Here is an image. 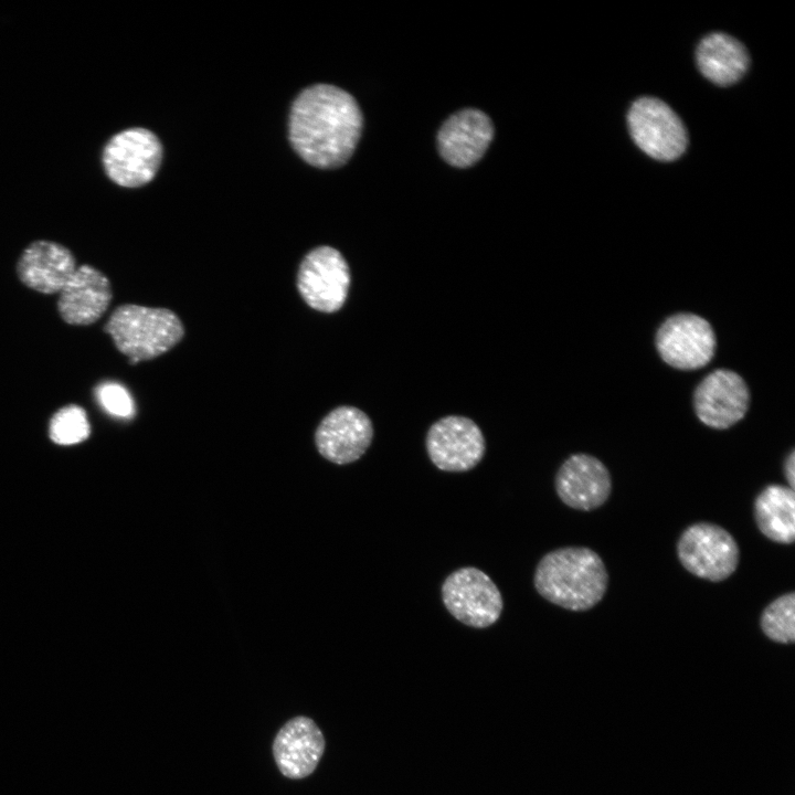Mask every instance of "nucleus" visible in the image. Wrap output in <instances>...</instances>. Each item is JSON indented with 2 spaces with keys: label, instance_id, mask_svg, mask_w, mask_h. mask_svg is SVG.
<instances>
[{
  "label": "nucleus",
  "instance_id": "f257e3e1",
  "mask_svg": "<svg viewBox=\"0 0 795 795\" xmlns=\"http://www.w3.org/2000/svg\"><path fill=\"white\" fill-rule=\"evenodd\" d=\"M363 126L356 99L329 84L305 88L294 100L288 135L295 151L309 165L331 169L352 156Z\"/></svg>",
  "mask_w": 795,
  "mask_h": 795
},
{
  "label": "nucleus",
  "instance_id": "f03ea898",
  "mask_svg": "<svg viewBox=\"0 0 795 795\" xmlns=\"http://www.w3.org/2000/svg\"><path fill=\"white\" fill-rule=\"evenodd\" d=\"M533 584L550 603L573 612L589 611L604 597L608 573L602 558L587 547H563L538 562Z\"/></svg>",
  "mask_w": 795,
  "mask_h": 795
},
{
  "label": "nucleus",
  "instance_id": "7ed1b4c3",
  "mask_svg": "<svg viewBox=\"0 0 795 795\" xmlns=\"http://www.w3.org/2000/svg\"><path fill=\"white\" fill-rule=\"evenodd\" d=\"M104 330L130 364L157 358L172 349L184 335L180 318L168 308L134 304L118 306Z\"/></svg>",
  "mask_w": 795,
  "mask_h": 795
},
{
  "label": "nucleus",
  "instance_id": "20e7f679",
  "mask_svg": "<svg viewBox=\"0 0 795 795\" xmlns=\"http://www.w3.org/2000/svg\"><path fill=\"white\" fill-rule=\"evenodd\" d=\"M676 551L689 573L710 582L727 580L740 562V549L733 536L712 522L687 527L677 541Z\"/></svg>",
  "mask_w": 795,
  "mask_h": 795
},
{
  "label": "nucleus",
  "instance_id": "39448f33",
  "mask_svg": "<svg viewBox=\"0 0 795 795\" xmlns=\"http://www.w3.org/2000/svg\"><path fill=\"white\" fill-rule=\"evenodd\" d=\"M162 146L150 130L134 127L108 139L102 151L107 177L116 184L136 188L150 182L161 163Z\"/></svg>",
  "mask_w": 795,
  "mask_h": 795
},
{
  "label": "nucleus",
  "instance_id": "423d86ee",
  "mask_svg": "<svg viewBox=\"0 0 795 795\" xmlns=\"http://www.w3.org/2000/svg\"><path fill=\"white\" fill-rule=\"evenodd\" d=\"M442 600L454 618L474 628L495 624L504 607L497 585L475 566H464L448 574L442 584Z\"/></svg>",
  "mask_w": 795,
  "mask_h": 795
},
{
  "label": "nucleus",
  "instance_id": "0eeeda50",
  "mask_svg": "<svg viewBox=\"0 0 795 795\" xmlns=\"http://www.w3.org/2000/svg\"><path fill=\"white\" fill-rule=\"evenodd\" d=\"M627 121L635 144L654 159L671 161L687 148L688 137L682 121L658 98L636 99L628 110Z\"/></svg>",
  "mask_w": 795,
  "mask_h": 795
},
{
  "label": "nucleus",
  "instance_id": "6e6552de",
  "mask_svg": "<svg viewBox=\"0 0 795 795\" xmlns=\"http://www.w3.org/2000/svg\"><path fill=\"white\" fill-rule=\"evenodd\" d=\"M351 283L342 254L331 246H318L301 261L297 288L305 303L321 312H335L346 303Z\"/></svg>",
  "mask_w": 795,
  "mask_h": 795
},
{
  "label": "nucleus",
  "instance_id": "1a4fd4ad",
  "mask_svg": "<svg viewBox=\"0 0 795 795\" xmlns=\"http://www.w3.org/2000/svg\"><path fill=\"white\" fill-rule=\"evenodd\" d=\"M425 446L431 462L441 470L463 473L483 459L485 438L470 418L449 415L439 418L427 431Z\"/></svg>",
  "mask_w": 795,
  "mask_h": 795
},
{
  "label": "nucleus",
  "instance_id": "9d476101",
  "mask_svg": "<svg viewBox=\"0 0 795 795\" xmlns=\"http://www.w3.org/2000/svg\"><path fill=\"white\" fill-rule=\"evenodd\" d=\"M656 348L667 364L680 370H695L712 359L716 335L704 318L679 312L667 318L657 330Z\"/></svg>",
  "mask_w": 795,
  "mask_h": 795
},
{
  "label": "nucleus",
  "instance_id": "9b49d317",
  "mask_svg": "<svg viewBox=\"0 0 795 795\" xmlns=\"http://www.w3.org/2000/svg\"><path fill=\"white\" fill-rule=\"evenodd\" d=\"M373 426L369 416L354 406L329 412L315 433L318 452L327 460L346 465L358 460L371 445Z\"/></svg>",
  "mask_w": 795,
  "mask_h": 795
},
{
  "label": "nucleus",
  "instance_id": "f8f14e48",
  "mask_svg": "<svg viewBox=\"0 0 795 795\" xmlns=\"http://www.w3.org/2000/svg\"><path fill=\"white\" fill-rule=\"evenodd\" d=\"M749 389L734 371L714 370L697 386L693 405L699 420L717 430H725L742 420L749 406Z\"/></svg>",
  "mask_w": 795,
  "mask_h": 795
},
{
  "label": "nucleus",
  "instance_id": "ddd939ff",
  "mask_svg": "<svg viewBox=\"0 0 795 795\" xmlns=\"http://www.w3.org/2000/svg\"><path fill=\"white\" fill-rule=\"evenodd\" d=\"M554 486L558 497L568 507L591 511L610 498L612 477L598 458L577 453L568 457L559 467Z\"/></svg>",
  "mask_w": 795,
  "mask_h": 795
},
{
  "label": "nucleus",
  "instance_id": "4468645a",
  "mask_svg": "<svg viewBox=\"0 0 795 795\" xmlns=\"http://www.w3.org/2000/svg\"><path fill=\"white\" fill-rule=\"evenodd\" d=\"M325 748L326 740L318 724L309 717L297 716L279 728L272 751L279 772L285 777L300 780L317 768Z\"/></svg>",
  "mask_w": 795,
  "mask_h": 795
},
{
  "label": "nucleus",
  "instance_id": "2eb2a0df",
  "mask_svg": "<svg viewBox=\"0 0 795 795\" xmlns=\"http://www.w3.org/2000/svg\"><path fill=\"white\" fill-rule=\"evenodd\" d=\"M492 137L490 118L478 109L466 108L445 120L437 135V145L445 161L466 168L484 156Z\"/></svg>",
  "mask_w": 795,
  "mask_h": 795
},
{
  "label": "nucleus",
  "instance_id": "dca6fc26",
  "mask_svg": "<svg viewBox=\"0 0 795 795\" xmlns=\"http://www.w3.org/2000/svg\"><path fill=\"white\" fill-rule=\"evenodd\" d=\"M113 298L107 276L92 265L83 264L59 293L57 310L61 318L75 326L97 321Z\"/></svg>",
  "mask_w": 795,
  "mask_h": 795
},
{
  "label": "nucleus",
  "instance_id": "f3484780",
  "mask_svg": "<svg viewBox=\"0 0 795 795\" xmlns=\"http://www.w3.org/2000/svg\"><path fill=\"white\" fill-rule=\"evenodd\" d=\"M76 259L64 245L36 240L21 253L17 263L19 279L41 294H59L76 271Z\"/></svg>",
  "mask_w": 795,
  "mask_h": 795
},
{
  "label": "nucleus",
  "instance_id": "a211bd4d",
  "mask_svg": "<svg viewBox=\"0 0 795 795\" xmlns=\"http://www.w3.org/2000/svg\"><path fill=\"white\" fill-rule=\"evenodd\" d=\"M700 72L720 86L732 85L746 72L750 57L744 45L725 33L704 36L697 47Z\"/></svg>",
  "mask_w": 795,
  "mask_h": 795
},
{
  "label": "nucleus",
  "instance_id": "6ab92c4d",
  "mask_svg": "<svg viewBox=\"0 0 795 795\" xmlns=\"http://www.w3.org/2000/svg\"><path fill=\"white\" fill-rule=\"evenodd\" d=\"M753 516L768 540L791 544L795 539V494L788 486L771 484L755 497Z\"/></svg>",
  "mask_w": 795,
  "mask_h": 795
},
{
  "label": "nucleus",
  "instance_id": "aec40b11",
  "mask_svg": "<svg viewBox=\"0 0 795 795\" xmlns=\"http://www.w3.org/2000/svg\"><path fill=\"white\" fill-rule=\"evenodd\" d=\"M760 627L763 634L778 644L795 642V593L782 594L762 611Z\"/></svg>",
  "mask_w": 795,
  "mask_h": 795
},
{
  "label": "nucleus",
  "instance_id": "412c9836",
  "mask_svg": "<svg viewBox=\"0 0 795 795\" xmlns=\"http://www.w3.org/2000/svg\"><path fill=\"white\" fill-rule=\"evenodd\" d=\"M50 438L59 445H73L89 436V423L85 411L75 404L57 410L50 420Z\"/></svg>",
  "mask_w": 795,
  "mask_h": 795
},
{
  "label": "nucleus",
  "instance_id": "4be33fe9",
  "mask_svg": "<svg viewBox=\"0 0 795 795\" xmlns=\"http://www.w3.org/2000/svg\"><path fill=\"white\" fill-rule=\"evenodd\" d=\"M97 401L110 415L130 418L135 414V404L129 392L116 382H104L96 389Z\"/></svg>",
  "mask_w": 795,
  "mask_h": 795
},
{
  "label": "nucleus",
  "instance_id": "5701e85b",
  "mask_svg": "<svg viewBox=\"0 0 795 795\" xmlns=\"http://www.w3.org/2000/svg\"><path fill=\"white\" fill-rule=\"evenodd\" d=\"M783 473L788 487L794 490L795 486V452L792 451L784 460Z\"/></svg>",
  "mask_w": 795,
  "mask_h": 795
}]
</instances>
